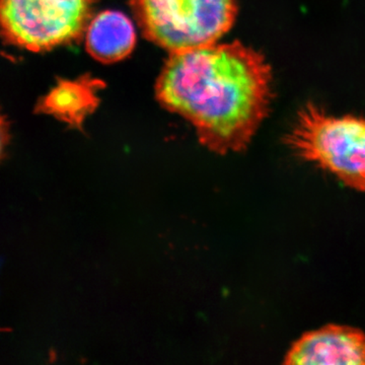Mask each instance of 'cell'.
<instances>
[{"mask_svg": "<svg viewBox=\"0 0 365 365\" xmlns=\"http://www.w3.org/2000/svg\"><path fill=\"white\" fill-rule=\"evenodd\" d=\"M158 102L188 120L215 153L241 151L268 115L272 72L239 42L170 53L155 86Z\"/></svg>", "mask_w": 365, "mask_h": 365, "instance_id": "1", "label": "cell"}, {"mask_svg": "<svg viewBox=\"0 0 365 365\" xmlns=\"http://www.w3.org/2000/svg\"><path fill=\"white\" fill-rule=\"evenodd\" d=\"M294 155L365 192V119L334 117L314 105L300 110L285 138Z\"/></svg>", "mask_w": 365, "mask_h": 365, "instance_id": "2", "label": "cell"}, {"mask_svg": "<svg viewBox=\"0 0 365 365\" xmlns=\"http://www.w3.org/2000/svg\"><path fill=\"white\" fill-rule=\"evenodd\" d=\"M144 37L170 53L213 45L234 25L237 0H130Z\"/></svg>", "mask_w": 365, "mask_h": 365, "instance_id": "3", "label": "cell"}, {"mask_svg": "<svg viewBox=\"0 0 365 365\" xmlns=\"http://www.w3.org/2000/svg\"><path fill=\"white\" fill-rule=\"evenodd\" d=\"M95 0H0L2 35L9 44L45 51L78 40Z\"/></svg>", "mask_w": 365, "mask_h": 365, "instance_id": "4", "label": "cell"}, {"mask_svg": "<svg viewBox=\"0 0 365 365\" xmlns=\"http://www.w3.org/2000/svg\"><path fill=\"white\" fill-rule=\"evenodd\" d=\"M284 364L365 365V334L352 327L328 325L304 334L285 355Z\"/></svg>", "mask_w": 365, "mask_h": 365, "instance_id": "5", "label": "cell"}, {"mask_svg": "<svg viewBox=\"0 0 365 365\" xmlns=\"http://www.w3.org/2000/svg\"><path fill=\"white\" fill-rule=\"evenodd\" d=\"M136 34L128 16L116 11H106L91 19L86 31V50L103 63L126 58L133 50Z\"/></svg>", "mask_w": 365, "mask_h": 365, "instance_id": "6", "label": "cell"}, {"mask_svg": "<svg viewBox=\"0 0 365 365\" xmlns=\"http://www.w3.org/2000/svg\"><path fill=\"white\" fill-rule=\"evenodd\" d=\"M97 81H61L41 103V111L79 125L98 105Z\"/></svg>", "mask_w": 365, "mask_h": 365, "instance_id": "7", "label": "cell"}]
</instances>
